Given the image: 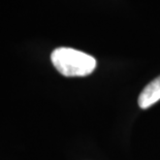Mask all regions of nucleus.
<instances>
[{
  "label": "nucleus",
  "mask_w": 160,
  "mask_h": 160,
  "mask_svg": "<svg viewBox=\"0 0 160 160\" xmlns=\"http://www.w3.org/2000/svg\"><path fill=\"white\" fill-rule=\"evenodd\" d=\"M53 65L64 77H86L96 67V60L91 55L71 49L58 48L51 54Z\"/></svg>",
  "instance_id": "obj_1"
},
{
  "label": "nucleus",
  "mask_w": 160,
  "mask_h": 160,
  "mask_svg": "<svg viewBox=\"0 0 160 160\" xmlns=\"http://www.w3.org/2000/svg\"><path fill=\"white\" fill-rule=\"evenodd\" d=\"M160 100V77L156 78L145 87L138 96L139 108L145 110Z\"/></svg>",
  "instance_id": "obj_2"
}]
</instances>
